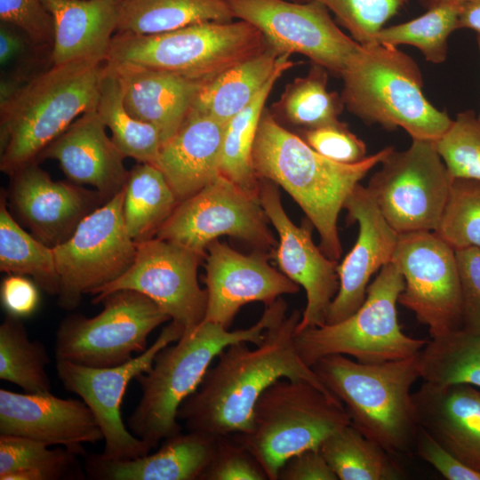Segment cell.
Wrapping results in <instances>:
<instances>
[{"label": "cell", "mask_w": 480, "mask_h": 480, "mask_svg": "<svg viewBox=\"0 0 480 480\" xmlns=\"http://www.w3.org/2000/svg\"><path fill=\"white\" fill-rule=\"evenodd\" d=\"M300 318L298 310L280 317L254 348L244 341L225 348L179 409L178 420L185 429L213 436L247 433L258 399L281 379L306 380L332 396L296 349Z\"/></svg>", "instance_id": "1"}, {"label": "cell", "mask_w": 480, "mask_h": 480, "mask_svg": "<svg viewBox=\"0 0 480 480\" xmlns=\"http://www.w3.org/2000/svg\"><path fill=\"white\" fill-rule=\"evenodd\" d=\"M393 149L387 147L356 164L336 163L318 154L264 109L253 144L252 165L259 179L274 182L291 195L319 233L322 252L338 261L342 253L339 213L355 187Z\"/></svg>", "instance_id": "2"}, {"label": "cell", "mask_w": 480, "mask_h": 480, "mask_svg": "<svg viewBox=\"0 0 480 480\" xmlns=\"http://www.w3.org/2000/svg\"><path fill=\"white\" fill-rule=\"evenodd\" d=\"M286 311V302L278 298L266 306L259 321L248 328L230 331L218 324L202 322L173 345L161 349L150 370L135 378L141 397L128 418L130 431L150 450L181 432L179 409L198 388L212 361L230 344L244 341L255 346L262 342L265 331Z\"/></svg>", "instance_id": "3"}, {"label": "cell", "mask_w": 480, "mask_h": 480, "mask_svg": "<svg viewBox=\"0 0 480 480\" xmlns=\"http://www.w3.org/2000/svg\"><path fill=\"white\" fill-rule=\"evenodd\" d=\"M104 59H84L33 76L0 106V169L8 175L40 153L78 116L97 107Z\"/></svg>", "instance_id": "4"}, {"label": "cell", "mask_w": 480, "mask_h": 480, "mask_svg": "<svg viewBox=\"0 0 480 480\" xmlns=\"http://www.w3.org/2000/svg\"><path fill=\"white\" fill-rule=\"evenodd\" d=\"M417 355L380 363L329 355L311 368L351 424L399 459L415 454L419 424L411 390L420 379Z\"/></svg>", "instance_id": "5"}, {"label": "cell", "mask_w": 480, "mask_h": 480, "mask_svg": "<svg viewBox=\"0 0 480 480\" xmlns=\"http://www.w3.org/2000/svg\"><path fill=\"white\" fill-rule=\"evenodd\" d=\"M340 77L344 106L367 124L401 127L412 140L436 141L452 123L426 99L420 67L397 47L360 44Z\"/></svg>", "instance_id": "6"}, {"label": "cell", "mask_w": 480, "mask_h": 480, "mask_svg": "<svg viewBox=\"0 0 480 480\" xmlns=\"http://www.w3.org/2000/svg\"><path fill=\"white\" fill-rule=\"evenodd\" d=\"M268 46L261 32L244 20L207 21L155 35L116 32L106 60L206 83Z\"/></svg>", "instance_id": "7"}, {"label": "cell", "mask_w": 480, "mask_h": 480, "mask_svg": "<svg viewBox=\"0 0 480 480\" xmlns=\"http://www.w3.org/2000/svg\"><path fill=\"white\" fill-rule=\"evenodd\" d=\"M351 424L342 404L306 380L281 379L258 399L247 433L236 434L268 480H277L291 457L322 443Z\"/></svg>", "instance_id": "8"}, {"label": "cell", "mask_w": 480, "mask_h": 480, "mask_svg": "<svg viewBox=\"0 0 480 480\" xmlns=\"http://www.w3.org/2000/svg\"><path fill=\"white\" fill-rule=\"evenodd\" d=\"M404 287L402 274L390 261L369 284L363 304L347 318L295 332L303 362L312 366L329 355H344L361 363H380L416 356L428 340L405 334L397 316Z\"/></svg>", "instance_id": "9"}, {"label": "cell", "mask_w": 480, "mask_h": 480, "mask_svg": "<svg viewBox=\"0 0 480 480\" xmlns=\"http://www.w3.org/2000/svg\"><path fill=\"white\" fill-rule=\"evenodd\" d=\"M100 303L93 317L71 314L60 324L55 335L56 360L104 368L123 364L148 347L150 333L171 321L155 301L133 290H119Z\"/></svg>", "instance_id": "10"}, {"label": "cell", "mask_w": 480, "mask_h": 480, "mask_svg": "<svg viewBox=\"0 0 480 480\" xmlns=\"http://www.w3.org/2000/svg\"><path fill=\"white\" fill-rule=\"evenodd\" d=\"M366 187L382 215L398 233L436 231L453 178L435 141L412 140L403 151L393 149Z\"/></svg>", "instance_id": "11"}, {"label": "cell", "mask_w": 480, "mask_h": 480, "mask_svg": "<svg viewBox=\"0 0 480 480\" xmlns=\"http://www.w3.org/2000/svg\"><path fill=\"white\" fill-rule=\"evenodd\" d=\"M123 204L124 189L87 215L67 241L53 247L60 308L75 309L84 294L93 295L132 264L137 243L126 231Z\"/></svg>", "instance_id": "12"}, {"label": "cell", "mask_w": 480, "mask_h": 480, "mask_svg": "<svg viewBox=\"0 0 480 480\" xmlns=\"http://www.w3.org/2000/svg\"><path fill=\"white\" fill-rule=\"evenodd\" d=\"M403 276L398 303L412 311L431 338L462 329L455 250L435 231L399 234L391 260Z\"/></svg>", "instance_id": "13"}, {"label": "cell", "mask_w": 480, "mask_h": 480, "mask_svg": "<svg viewBox=\"0 0 480 480\" xmlns=\"http://www.w3.org/2000/svg\"><path fill=\"white\" fill-rule=\"evenodd\" d=\"M267 216L253 196L222 175L180 202L155 237L185 247L202 257L220 236L243 239L259 248L276 244Z\"/></svg>", "instance_id": "14"}, {"label": "cell", "mask_w": 480, "mask_h": 480, "mask_svg": "<svg viewBox=\"0 0 480 480\" xmlns=\"http://www.w3.org/2000/svg\"><path fill=\"white\" fill-rule=\"evenodd\" d=\"M183 332V327L171 320L145 351L116 366L95 368L57 361V375L63 387L82 398L101 429L105 442L101 453L103 458L130 460L151 451L125 427L121 416V404L132 380L148 372L157 353L177 341Z\"/></svg>", "instance_id": "15"}, {"label": "cell", "mask_w": 480, "mask_h": 480, "mask_svg": "<svg viewBox=\"0 0 480 480\" xmlns=\"http://www.w3.org/2000/svg\"><path fill=\"white\" fill-rule=\"evenodd\" d=\"M235 18L244 20L280 54L300 53L341 76L360 44L344 34L320 2L225 0Z\"/></svg>", "instance_id": "16"}, {"label": "cell", "mask_w": 480, "mask_h": 480, "mask_svg": "<svg viewBox=\"0 0 480 480\" xmlns=\"http://www.w3.org/2000/svg\"><path fill=\"white\" fill-rule=\"evenodd\" d=\"M202 256L170 241L153 237L137 243L131 267L117 279L100 287L92 302L100 303L119 290H133L155 301L183 327L184 332L204 318L207 292L197 281ZM183 332V333H184Z\"/></svg>", "instance_id": "17"}, {"label": "cell", "mask_w": 480, "mask_h": 480, "mask_svg": "<svg viewBox=\"0 0 480 480\" xmlns=\"http://www.w3.org/2000/svg\"><path fill=\"white\" fill-rule=\"evenodd\" d=\"M259 201L279 236L274 256L280 270L306 292L307 304L295 332L325 324L339 289L338 261L316 246L311 225L296 226L290 220L276 184L260 179Z\"/></svg>", "instance_id": "18"}, {"label": "cell", "mask_w": 480, "mask_h": 480, "mask_svg": "<svg viewBox=\"0 0 480 480\" xmlns=\"http://www.w3.org/2000/svg\"><path fill=\"white\" fill-rule=\"evenodd\" d=\"M7 204L12 216L38 240L53 248L108 200L97 190L53 180L33 161L10 175Z\"/></svg>", "instance_id": "19"}, {"label": "cell", "mask_w": 480, "mask_h": 480, "mask_svg": "<svg viewBox=\"0 0 480 480\" xmlns=\"http://www.w3.org/2000/svg\"><path fill=\"white\" fill-rule=\"evenodd\" d=\"M206 251L207 306L203 322L229 329L245 304L261 301L268 306L300 290L299 284L268 263L264 253L244 255L217 239Z\"/></svg>", "instance_id": "20"}, {"label": "cell", "mask_w": 480, "mask_h": 480, "mask_svg": "<svg viewBox=\"0 0 480 480\" xmlns=\"http://www.w3.org/2000/svg\"><path fill=\"white\" fill-rule=\"evenodd\" d=\"M348 220L358 223L355 245L338 265L339 289L325 324L340 322L352 315L365 300L369 281L392 260L399 234L382 215L372 195L360 183L345 201Z\"/></svg>", "instance_id": "21"}, {"label": "cell", "mask_w": 480, "mask_h": 480, "mask_svg": "<svg viewBox=\"0 0 480 480\" xmlns=\"http://www.w3.org/2000/svg\"><path fill=\"white\" fill-rule=\"evenodd\" d=\"M0 435L28 438L48 446L84 448L103 439L87 404L44 393L0 389Z\"/></svg>", "instance_id": "22"}, {"label": "cell", "mask_w": 480, "mask_h": 480, "mask_svg": "<svg viewBox=\"0 0 480 480\" xmlns=\"http://www.w3.org/2000/svg\"><path fill=\"white\" fill-rule=\"evenodd\" d=\"M96 108L78 116L38 156L37 161L54 159L69 180L89 185L107 199L122 191L129 171L125 156L106 132Z\"/></svg>", "instance_id": "23"}, {"label": "cell", "mask_w": 480, "mask_h": 480, "mask_svg": "<svg viewBox=\"0 0 480 480\" xmlns=\"http://www.w3.org/2000/svg\"><path fill=\"white\" fill-rule=\"evenodd\" d=\"M412 398L419 426L480 473V390L468 384L423 381Z\"/></svg>", "instance_id": "24"}, {"label": "cell", "mask_w": 480, "mask_h": 480, "mask_svg": "<svg viewBox=\"0 0 480 480\" xmlns=\"http://www.w3.org/2000/svg\"><path fill=\"white\" fill-rule=\"evenodd\" d=\"M220 436L182 431L164 439L153 453L130 460L87 455L84 471L96 480H201L213 460Z\"/></svg>", "instance_id": "25"}, {"label": "cell", "mask_w": 480, "mask_h": 480, "mask_svg": "<svg viewBox=\"0 0 480 480\" xmlns=\"http://www.w3.org/2000/svg\"><path fill=\"white\" fill-rule=\"evenodd\" d=\"M106 63L120 82L126 109L135 118L155 126L162 145L185 122L204 84L133 64Z\"/></svg>", "instance_id": "26"}, {"label": "cell", "mask_w": 480, "mask_h": 480, "mask_svg": "<svg viewBox=\"0 0 480 480\" xmlns=\"http://www.w3.org/2000/svg\"><path fill=\"white\" fill-rule=\"evenodd\" d=\"M225 125L191 109L180 129L162 145L156 166L179 202L195 195L220 175Z\"/></svg>", "instance_id": "27"}, {"label": "cell", "mask_w": 480, "mask_h": 480, "mask_svg": "<svg viewBox=\"0 0 480 480\" xmlns=\"http://www.w3.org/2000/svg\"><path fill=\"white\" fill-rule=\"evenodd\" d=\"M54 22L52 65L107 59L120 0H42Z\"/></svg>", "instance_id": "28"}, {"label": "cell", "mask_w": 480, "mask_h": 480, "mask_svg": "<svg viewBox=\"0 0 480 480\" xmlns=\"http://www.w3.org/2000/svg\"><path fill=\"white\" fill-rule=\"evenodd\" d=\"M289 54L271 46L204 83L192 110L226 124L245 108Z\"/></svg>", "instance_id": "29"}, {"label": "cell", "mask_w": 480, "mask_h": 480, "mask_svg": "<svg viewBox=\"0 0 480 480\" xmlns=\"http://www.w3.org/2000/svg\"><path fill=\"white\" fill-rule=\"evenodd\" d=\"M234 18L225 0H122L116 32L155 35Z\"/></svg>", "instance_id": "30"}, {"label": "cell", "mask_w": 480, "mask_h": 480, "mask_svg": "<svg viewBox=\"0 0 480 480\" xmlns=\"http://www.w3.org/2000/svg\"><path fill=\"white\" fill-rule=\"evenodd\" d=\"M293 64L290 59L284 60L253 100L225 125L220 173L256 197L260 179L252 165V148L264 105L277 79Z\"/></svg>", "instance_id": "31"}, {"label": "cell", "mask_w": 480, "mask_h": 480, "mask_svg": "<svg viewBox=\"0 0 480 480\" xmlns=\"http://www.w3.org/2000/svg\"><path fill=\"white\" fill-rule=\"evenodd\" d=\"M179 203L163 172L154 164L139 163L129 171L124 188L128 235L136 243L155 237Z\"/></svg>", "instance_id": "32"}, {"label": "cell", "mask_w": 480, "mask_h": 480, "mask_svg": "<svg viewBox=\"0 0 480 480\" xmlns=\"http://www.w3.org/2000/svg\"><path fill=\"white\" fill-rule=\"evenodd\" d=\"M49 446L25 437L0 435L1 480H74L84 479L85 471L78 456L84 448L49 449Z\"/></svg>", "instance_id": "33"}, {"label": "cell", "mask_w": 480, "mask_h": 480, "mask_svg": "<svg viewBox=\"0 0 480 480\" xmlns=\"http://www.w3.org/2000/svg\"><path fill=\"white\" fill-rule=\"evenodd\" d=\"M340 480H396L404 476L398 459L352 424L330 436L319 447Z\"/></svg>", "instance_id": "34"}, {"label": "cell", "mask_w": 480, "mask_h": 480, "mask_svg": "<svg viewBox=\"0 0 480 480\" xmlns=\"http://www.w3.org/2000/svg\"><path fill=\"white\" fill-rule=\"evenodd\" d=\"M6 193L0 198V270L29 276L50 295L60 289L53 248L28 233L9 212Z\"/></svg>", "instance_id": "35"}, {"label": "cell", "mask_w": 480, "mask_h": 480, "mask_svg": "<svg viewBox=\"0 0 480 480\" xmlns=\"http://www.w3.org/2000/svg\"><path fill=\"white\" fill-rule=\"evenodd\" d=\"M96 109L125 157L156 165L162 147L160 134L155 126L135 118L126 109L120 82L107 63Z\"/></svg>", "instance_id": "36"}, {"label": "cell", "mask_w": 480, "mask_h": 480, "mask_svg": "<svg viewBox=\"0 0 480 480\" xmlns=\"http://www.w3.org/2000/svg\"><path fill=\"white\" fill-rule=\"evenodd\" d=\"M417 356L423 381L480 388V333L460 329L431 338Z\"/></svg>", "instance_id": "37"}, {"label": "cell", "mask_w": 480, "mask_h": 480, "mask_svg": "<svg viewBox=\"0 0 480 480\" xmlns=\"http://www.w3.org/2000/svg\"><path fill=\"white\" fill-rule=\"evenodd\" d=\"M50 357L40 340H30L21 318L7 315L0 325V379L27 393L51 392Z\"/></svg>", "instance_id": "38"}, {"label": "cell", "mask_w": 480, "mask_h": 480, "mask_svg": "<svg viewBox=\"0 0 480 480\" xmlns=\"http://www.w3.org/2000/svg\"><path fill=\"white\" fill-rule=\"evenodd\" d=\"M460 9V4L445 0L412 20L383 28L374 40L395 47L410 44L419 49L426 60L442 63L447 57L448 38L458 29Z\"/></svg>", "instance_id": "39"}, {"label": "cell", "mask_w": 480, "mask_h": 480, "mask_svg": "<svg viewBox=\"0 0 480 480\" xmlns=\"http://www.w3.org/2000/svg\"><path fill=\"white\" fill-rule=\"evenodd\" d=\"M327 69L314 64L307 76L286 85L276 108L306 130L337 123L344 104L341 97L327 90Z\"/></svg>", "instance_id": "40"}, {"label": "cell", "mask_w": 480, "mask_h": 480, "mask_svg": "<svg viewBox=\"0 0 480 480\" xmlns=\"http://www.w3.org/2000/svg\"><path fill=\"white\" fill-rule=\"evenodd\" d=\"M454 250L480 249V181L455 178L435 231Z\"/></svg>", "instance_id": "41"}, {"label": "cell", "mask_w": 480, "mask_h": 480, "mask_svg": "<svg viewBox=\"0 0 480 480\" xmlns=\"http://www.w3.org/2000/svg\"><path fill=\"white\" fill-rule=\"evenodd\" d=\"M435 143L453 179L480 181V121L472 109L460 112Z\"/></svg>", "instance_id": "42"}, {"label": "cell", "mask_w": 480, "mask_h": 480, "mask_svg": "<svg viewBox=\"0 0 480 480\" xmlns=\"http://www.w3.org/2000/svg\"><path fill=\"white\" fill-rule=\"evenodd\" d=\"M333 12L338 21L363 45L377 43L376 34L407 0H316Z\"/></svg>", "instance_id": "43"}, {"label": "cell", "mask_w": 480, "mask_h": 480, "mask_svg": "<svg viewBox=\"0 0 480 480\" xmlns=\"http://www.w3.org/2000/svg\"><path fill=\"white\" fill-rule=\"evenodd\" d=\"M201 480H268L263 468L236 434L220 436L217 451Z\"/></svg>", "instance_id": "44"}, {"label": "cell", "mask_w": 480, "mask_h": 480, "mask_svg": "<svg viewBox=\"0 0 480 480\" xmlns=\"http://www.w3.org/2000/svg\"><path fill=\"white\" fill-rule=\"evenodd\" d=\"M1 22L20 29L36 46H52L54 22L42 0H0Z\"/></svg>", "instance_id": "45"}, {"label": "cell", "mask_w": 480, "mask_h": 480, "mask_svg": "<svg viewBox=\"0 0 480 480\" xmlns=\"http://www.w3.org/2000/svg\"><path fill=\"white\" fill-rule=\"evenodd\" d=\"M303 140L318 154L336 163L351 164L367 156L365 143L340 121L307 129Z\"/></svg>", "instance_id": "46"}, {"label": "cell", "mask_w": 480, "mask_h": 480, "mask_svg": "<svg viewBox=\"0 0 480 480\" xmlns=\"http://www.w3.org/2000/svg\"><path fill=\"white\" fill-rule=\"evenodd\" d=\"M462 300V329L480 333V249L455 250Z\"/></svg>", "instance_id": "47"}, {"label": "cell", "mask_w": 480, "mask_h": 480, "mask_svg": "<svg viewBox=\"0 0 480 480\" xmlns=\"http://www.w3.org/2000/svg\"><path fill=\"white\" fill-rule=\"evenodd\" d=\"M414 453L448 480H480V473L462 463L419 426Z\"/></svg>", "instance_id": "48"}, {"label": "cell", "mask_w": 480, "mask_h": 480, "mask_svg": "<svg viewBox=\"0 0 480 480\" xmlns=\"http://www.w3.org/2000/svg\"><path fill=\"white\" fill-rule=\"evenodd\" d=\"M0 299L7 315L29 316L39 305L38 285L25 276L8 275L1 283Z\"/></svg>", "instance_id": "49"}, {"label": "cell", "mask_w": 480, "mask_h": 480, "mask_svg": "<svg viewBox=\"0 0 480 480\" xmlns=\"http://www.w3.org/2000/svg\"><path fill=\"white\" fill-rule=\"evenodd\" d=\"M277 480H338L320 448L303 451L286 460Z\"/></svg>", "instance_id": "50"}, {"label": "cell", "mask_w": 480, "mask_h": 480, "mask_svg": "<svg viewBox=\"0 0 480 480\" xmlns=\"http://www.w3.org/2000/svg\"><path fill=\"white\" fill-rule=\"evenodd\" d=\"M17 28L1 22L0 26V64L5 66L20 55L26 47V40ZM24 35V34H23Z\"/></svg>", "instance_id": "51"}, {"label": "cell", "mask_w": 480, "mask_h": 480, "mask_svg": "<svg viewBox=\"0 0 480 480\" xmlns=\"http://www.w3.org/2000/svg\"><path fill=\"white\" fill-rule=\"evenodd\" d=\"M458 28L475 30L478 34L477 36H480V0L460 4Z\"/></svg>", "instance_id": "52"}, {"label": "cell", "mask_w": 480, "mask_h": 480, "mask_svg": "<svg viewBox=\"0 0 480 480\" xmlns=\"http://www.w3.org/2000/svg\"><path fill=\"white\" fill-rule=\"evenodd\" d=\"M444 1L445 0H420L421 4H423L427 9H429L435 5H437Z\"/></svg>", "instance_id": "53"}, {"label": "cell", "mask_w": 480, "mask_h": 480, "mask_svg": "<svg viewBox=\"0 0 480 480\" xmlns=\"http://www.w3.org/2000/svg\"><path fill=\"white\" fill-rule=\"evenodd\" d=\"M477 44H478V50H479V54H480V36H477ZM477 118L480 121V112H479V115L477 116Z\"/></svg>", "instance_id": "54"}, {"label": "cell", "mask_w": 480, "mask_h": 480, "mask_svg": "<svg viewBox=\"0 0 480 480\" xmlns=\"http://www.w3.org/2000/svg\"><path fill=\"white\" fill-rule=\"evenodd\" d=\"M459 4H461V3H464V2H468V1H474V0H453Z\"/></svg>", "instance_id": "55"}, {"label": "cell", "mask_w": 480, "mask_h": 480, "mask_svg": "<svg viewBox=\"0 0 480 480\" xmlns=\"http://www.w3.org/2000/svg\"><path fill=\"white\" fill-rule=\"evenodd\" d=\"M307 1H310V0H307Z\"/></svg>", "instance_id": "56"}, {"label": "cell", "mask_w": 480, "mask_h": 480, "mask_svg": "<svg viewBox=\"0 0 480 480\" xmlns=\"http://www.w3.org/2000/svg\"><path fill=\"white\" fill-rule=\"evenodd\" d=\"M120 1H122V0H120Z\"/></svg>", "instance_id": "57"}]
</instances>
